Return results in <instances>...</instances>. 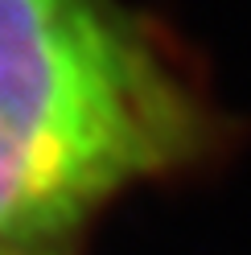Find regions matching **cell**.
<instances>
[{
    "label": "cell",
    "mask_w": 251,
    "mask_h": 255,
    "mask_svg": "<svg viewBox=\"0 0 251 255\" xmlns=\"http://www.w3.org/2000/svg\"><path fill=\"white\" fill-rule=\"evenodd\" d=\"M214 136L194 70L124 0H0V255H62Z\"/></svg>",
    "instance_id": "6da1fadb"
}]
</instances>
